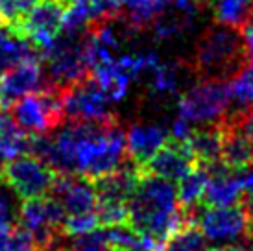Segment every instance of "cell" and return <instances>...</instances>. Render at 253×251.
Segmentation results:
<instances>
[{"label":"cell","mask_w":253,"mask_h":251,"mask_svg":"<svg viewBox=\"0 0 253 251\" xmlns=\"http://www.w3.org/2000/svg\"><path fill=\"white\" fill-rule=\"evenodd\" d=\"M2 175H4V168H2V165H0V183H2Z\"/></svg>","instance_id":"obj_41"},{"label":"cell","mask_w":253,"mask_h":251,"mask_svg":"<svg viewBox=\"0 0 253 251\" xmlns=\"http://www.w3.org/2000/svg\"><path fill=\"white\" fill-rule=\"evenodd\" d=\"M198 212H187L177 202L174 181L141 174L127 202V223L137 233L167 242L187 223H196Z\"/></svg>","instance_id":"obj_2"},{"label":"cell","mask_w":253,"mask_h":251,"mask_svg":"<svg viewBox=\"0 0 253 251\" xmlns=\"http://www.w3.org/2000/svg\"><path fill=\"white\" fill-rule=\"evenodd\" d=\"M196 225L212 246H231L250 238V218L244 205L207 207L196 214Z\"/></svg>","instance_id":"obj_9"},{"label":"cell","mask_w":253,"mask_h":251,"mask_svg":"<svg viewBox=\"0 0 253 251\" xmlns=\"http://www.w3.org/2000/svg\"><path fill=\"white\" fill-rule=\"evenodd\" d=\"M222 144H224V127L222 124L200 126L194 127L185 146L190 152L198 167L209 168L222 163Z\"/></svg>","instance_id":"obj_17"},{"label":"cell","mask_w":253,"mask_h":251,"mask_svg":"<svg viewBox=\"0 0 253 251\" xmlns=\"http://www.w3.org/2000/svg\"><path fill=\"white\" fill-rule=\"evenodd\" d=\"M209 251H246V250L237 244H231V246H216L214 250H209Z\"/></svg>","instance_id":"obj_37"},{"label":"cell","mask_w":253,"mask_h":251,"mask_svg":"<svg viewBox=\"0 0 253 251\" xmlns=\"http://www.w3.org/2000/svg\"><path fill=\"white\" fill-rule=\"evenodd\" d=\"M170 140V131L159 124H133L126 131V154L139 168Z\"/></svg>","instance_id":"obj_16"},{"label":"cell","mask_w":253,"mask_h":251,"mask_svg":"<svg viewBox=\"0 0 253 251\" xmlns=\"http://www.w3.org/2000/svg\"><path fill=\"white\" fill-rule=\"evenodd\" d=\"M84 35L61 34L48 48L41 52V59L46 61V80L56 87H69L89 76V63L84 48Z\"/></svg>","instance_id":"obj_6"},{"label":"cell","mask_w":253,"mask_h":251,"mask_svg":"<svg viewBox=\"0 0 253 251\" xmlns=\"http://www.w3.org/2000/svg\"><path fill=\"white\" fill-rule=\"evenodd\" d=\"M207 170L204 202L205 207H231L239 205L244 196L240 172L227 168L224 163H216Z\"/></svg>","instance_id":"obj_14"},{"label":"cell","mask_w":253,"mask_h":251,"mask_svg":"<svg viewBox=\"0 0 253 251\" xmlns=\"http://www.w3.org/2000/svg\"><path fill=\"white\" fill-rule=\"evenodd\" d=\"M30 135L13 120L7 109L0 111V163H9L28 154Z\"/></svg>","instance_id":"obj_20"},{"label":"cell","mask_w":253,"mask_h":251,"mask_svg":"<svg viewBox=\"0 0 253 251\" xmlns=\"http://www.w3.org/2000/svg\"><path fill=\"white\" fill-rule=\"evenodd\" d=\"M207 244L196 223H187L165 242L163 251H209Z\"/></svg>","instance_id":"obj_25"},{"label":"cell","mask_w":253,"mask_h":251,"mask_svg":"<svg viewBox=\"0 0 253 251\" xmlns=\"http://www.w3.org/2000/svg\"><path fill=\"white\" fill-rule=\"evenodd\" d=\"M11 117L28 135L54 133L65 120L63 89L48 84L30 92L11 105Z\"/></svg>","instance_id":"obj_5"},{"label":"cell","mask_w":253,"mask_h":251,"mask_svg":"<svg viewBox=\"0 0 253 251\" xmlns=\"http://www.w3.org/2000/svg\"><path fill=\"white\" fill-rule=\"evenodd\" d=\"M96 214H98L100 225L104 227L127 223V203L117 202V200H98Z\"/></svg>","instance_id":"obj_27"},{"label":"cell","mask_w":253,"mask_h":251,"mask_svg":"<svg viewBox=\"0 0 253 251\" xmlns=\"http://www.w3.org/2000/svg\"><path fill=\"white\" fill-rule=\"evenodd\" d=\"M119 6L127 28L146 30L159 13L163 0H119Z\"/></svg>","instance_id":"obj_24"},{"label":"cell","mask_w":253,"mask_h":251,"mask_svg":"<svg viewBox=\"0 0 253 251\" xmlns=\"http://www.w3.org/2000/svg\"><path fill=\"white\" fill-rule=\"evenodd\" d=\"M67 4H76V2H85V0H65Z\"/></svg>","instance_id":"obj_40"},{"label":"cell","mask_w":253,"mask_h":251,"mask_svg":"<svg viewBox=\"0 0 253 251\" xmlns=\"http://www.w3.org/2000/svg\"><path fill=\"white\" fill-rule=\"evenodd\" d=\"M11 229H13V227H6V225H0V251L6 250L7 240H9V235H11Z\"/></svg>","instance_id":"obj_35"},{"label":"cell","mask_w":253,"mask_h":251,"mask_svg":"<svg viewBox=\"0 0 253 251\" xmlns=\"http://www.w3.org/2000/svg\"><path fill=\"white\" fill-rule=\"evenodd\" d=\"M224 144H222V163L231 170H244L253 163V144L248 139L240 122L224 120Z\"/></svg>","instance_id":"obj_18"},{"label":"cell","mask_w":253,"mask_h":251,"mask_svg":"<svg viewBox=\"0 0 253 251\" xmlns=\"http://www.w3.org/2000/svg\"><path fill=\"white\" fill-rule=\"evenodd\" d=\"M194 167H198L196 161L192 159L185 142L170 139L154 157H150L142 167H139V170L141 174L157 175L176 183Z\"/></svg>","instance_id":"obj_15"},{"label":"cell","mask_w":253,"mask_h":251,"mask_svg":"<svg viewBox=\"0 0 253 251\" xmlns=\"http://www.w3.org/2000/svg\"><path fill=\"white\" fill-rule=\"evenodd\" d=\"M98 227H100V220L96 210L84 212V214H71V216H65L63 220V233L65 237L69 238L87 235V233L98 229Z\"/></svg>","instance_id":"obj_28"},{"label":"cell","mask_w":253,"mask_h":251,"mask_svg":"<svg viewBox=\"0 0 253 251\" xmlns=\"http://www.w3.org/2000/svg\"><path fill=\"white\" fill-rule=\"evenodd\" d=\"M48 196H52L61 205L65 216L92 212L96 210V203H98L94 183L72 174H57Z\"/></svg>","instance_id":"obj_12"},{"label":"cell","mask_w":253,"mask_h":251,"mask_svg":"<svg viewBox=\"0 0 253 251\" xmlns=\"http://www.w3.org/2000/svg\"><path fill=\"white\" fill-rule=\"evenodd\" d=\"M242 129L246 131V135H248V139L252 140V144H253V109L250 113H248L246 117L242 119Z\"/></svg>","instance_id":"obj_34"},{"label":"cell","mask_w":253,"mask_h":251,"mask_svg":"<svg viewBox=\"0 0 253 251\" xmlns=\"http://www.w3.org/2000/svg\"><path fill=\"white\" fill-rule=\"evenodd\" d=\"M211 11L218 24L242 28L253 19V0H211Z\"/></svg>","instance_id":"obj_23"},{"label":"cell","mask_w":253,"mask_h":251,"mask_svg":"<svg viewBox=\"0 0 253 251\" xmlns=\"http://www.w3.org/2000/svg\"><path fill=\"white\" fill-rule=\"evenodd\" d=\"M244 209H246L248 218H250V237H253V198H248L244 203Z\"/></svg>","instance_id":"obj_36"},{"label":"cell","mask_w":253,"mask_h":251,"mask_svg":"<svg viewBox=\"0 0 253 251\" xmlns=\"http://www.w3.org/2000/svg\"><path fill=\"white\" fill-rule=\"evenodd\" d=\"M48 85L46 72L42 69V59H26L17 63L0 74V109H9L11 105L26 96Z\"/></svg>","instance_id":"obj_11"},{"label":"cell","mask_w":253,"mask_h":251,"mask_svg":"<svg viewBox=\"0 0 253 251\" xmlns=\"http://www.w3.org/2000/svg\"><path fill=\"white\" fill-rule=\"evenodd\" d=\"M19 196L6 183L0 185V225L15 227L19 218Z\"/></svg>","instance_id":"obj_29"},{"label":"cell","mask_w":253,"mask_h":251,"mask_svg":"<svg viewBox=\"0 0 253 251\" xmlns=\"http://www.w3.org/2000/svg\"><path fill=\"white\" fill-rule=\"evenodd\" d=\"M148 85L154 96L167 98L174 96L181 89L183 74L181 67L177 63H163L159 61L155 69L148 74Z\"/></svg>","instance_id":"obj_22"},{"label":"cell","mask_w":253,"mask_h":251,"mask_svg":"<svg viewBox=\"0 0 253 251\" xmlns=\"http://www.w3.org/2000/svg\"><path fill=\"white\" fill-rule=\"evenodd\" d=\"M87 251H115V250H111L109 246H100V248H94V250H87Z\"/></svg>","instance_id":"obj_38"},{"label":"cell","mask_w":253,"mask_h":251,"mask_svg":"<svg viewBox=\"0 0 253 251\" xmlns=\"http://www.w3.org/2000/svg\"><path fill=\"white\" fill-rule=\"evenodd\" d=\"M231 109L227 80H204L179 94L177 117L190 126H212L224 122Z\"/></svg>","instance_id":"obj_4"},{"label":"cell","mask_w":253,"mask_h":251,"mask_svg":"<svg viewBox=\"0 0 253 251\" xmlns=\"http://www.w3.org/2000/svg\"><path fill=\"white\" fill-rule=\"evenodd\" d=\"M200 15L198 0H163L150 30L157 41H172L187 34Z\"/></svg>","instance_id":"obj_13"},{"label":"cell","mask_w":253,"mask_h":251,"mask_svg":"<svg viewBox=\"0 0 253 251\" xmlns=\"http://www.w3.org/2000/svg\"><path fill=\"white\" fill-rule=\"evenodd\" d=\"M242 41H244L248 61L250 65H253V19L242 26Z\"/></svg>","instance_id":"obj_32"},{"label":"cell","mask_w":253,"mask_h":251,"mask_svg":"<svg viewBox=\"0 0 253 251\" xmlns=\"http://www.w3.org/2000/svg\"><path fill=\"white\" fill-rule=\"evenodd\" d=\"M194 129V126H190L187 120H183L181 117H176L172 126H170V139L177 140V142H185L190 137V133Z\"/></svg>","instance_id":"obj_31"},{"label":"cell","mask_w":253,"mask_h":251,"mask_svg":"<svg viewBox=\"0 0 253 251\" xmlns=\"http://www.w3.org/2000/svg\"><path fill=\"white\" fill-rule=\"evenodd\" d=\"M176 183L177 202L181 205V209H185L187 212H196V209L204 202L207 170L202 167H194Z\"/></svg>","instance_id":"obj_21"},{"label":"cell","mask_w":253,"mask_h":251,"mask_svg":"<svg viewBox=\"0 0 253 251\" xmlns=\"http://www.w3.org/2000/svg\"><path fill=\"white\" fill-rule=\"evenodd\" d=\"M246 251H253V237L248 238V248H246Z\"/></svg>","instance_id":"obj_39"},{"label":"cell","mask_w":253,"mask_h":251,"mask_svg":"<svg viewBox=\"0 0 253 251\" xmlns=\"http://www.w3.org/2000/svg\"><path fill=\"white\" fill-rule=\"evenodd\" d=\"M246 61V48L239 28L218 22L205 30L194 48V69L205 80H229Z\"/></svg>","instance_id":"obj_3"},{"label":"cell","mask_w":253,"mask_h":251,"mask_svg":"<svg viewBox=\"0 0 253 251\" xmlns=\"http://www.w3.org/2000/svg\"><path fill=\"white\" fill-rule=\"evenodd\" d=\"M63 111L69 122H109L113 117V100L94 78H85L74 85L63 87Z\"/></svg>","instance_id":"obj_7"},{"label":"cell","mask_w":253,"mask_h":251,"mask_svg":"<svg viewBox=\"0 0 253 251\" xmlns=\"http://www.w3.org/2000/svg\"><path fill=\"white\" fill-rule=\"evenodd\" d=\"M126 131L117 120L69 122L52 135L48 165L57 174L96 181L124 167Z\"/></svg>","instance_id":"obj_1"},{"label":"cell","mask_w":253,"mask_h":251,"mask_svg":"<svg viewBox=\"0 0 253 251\" xmlns=\"http://www.w3.org/2000/svg\"><path fill=\"white\" fill-rule=\"evenodd\" d=\"M229 94H231V109L225 120L242 122V119L253 109V65H244L237 70L229 80Z\"/></svg>","instance_id":"obj_19"},{"label":"cell","mask_w":253,"mask_h":251,"mask_svg":"<svg viewBox=\"0 0 253 251\" xmlns=\"http://www.w3.org/2000/svg\"><path fill=\"white\" fill-rule=\"evenodd\" d=\"M39 0H0V24L15 30Z\"/></svg>","instance_id":"obj_26"},{"label":"cell","mask_w":253,"mask_h":251,"mask_svg":"<svg viewBox=\"0 0 253 251\" xmlns=\"http://www.w3.org/2000/svg\"><path fill=\"white\" fill-rule=\"evenodd\" d=\"M65 0H39L17 24L15 32L28 39L39 52L48 48L63 28V15L67 9Z\"/></svg>","instance_id":"obj_10"},{"label":"cell","mask_w":253,"mask_h":251,"mask_svg":"<svg viewBox=\"0 0 253 251\" xmlns=\"http://www.w3.org/2000/svg\"><path fill=\"white\" fill-rule=\"evenodd\" d=\"M56 177V170H52L36 155L26 154L7 163L2 181L19 196V200H32L48 196Z\"/></svg>","instance_id":"obj_8"},{"label":"cell","mask_w":253,"mask_h":251,"mask_svg":"<svg viewBox=\"0 0 253 251\" xmlns=\"http://www.w3.org/2000/svg\"><path fill=\"white\" fill-rule=\"evenodd\" d=\"M240 181H242L244 194H248V198H253V163L248 168L240 170Z\"/></svg>","instance_id":"obj_33"},{"label":"cell","mask_w":253,"mask_h":251,"mask_svg":"<svg viewBox=\"0 0 253 251\" xmlns=\"http://www.w3.org/2000/svg\"><path fill=\"white\" fill-rule=\"evenodd\" d=\"M4 251H37V246L34 242V237L19 225V227L11 229V235H9V240H7Z\"/></svg>","instance_id":"obj_30"}]
</instances>
